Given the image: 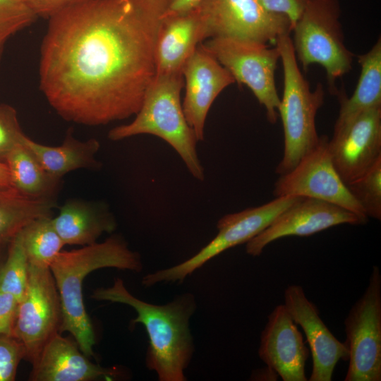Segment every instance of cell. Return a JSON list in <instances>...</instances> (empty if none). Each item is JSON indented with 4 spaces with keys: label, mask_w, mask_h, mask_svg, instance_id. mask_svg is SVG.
<instances>
[{
    "label": "cell",
    "mask_w": 381,
    "mask_h": 381,
    "mask_svg": "<svg viewBox=\"0 0 381 381\" xmlns=\"http://www.w3.org/2000/svg\"><path fill=\"white\" fill-rule=\"evenodd\" d=\"M91 297L133 308L137 317L132 323L143 325L149 337L147 367L156 373L160 381L186 380L184 372L194 351L189 327L196 308L192 294H183L167 304L155 305L132 295L123 280L116 278L111 286L95 289Z\"/></svg>",
    "instance_id": "cell-2"
},
{
    "label": "cell",
    "mask_w": 381,
    "mask_h": 381,
    "mask_svg": "<svg viewBox=\"0 0 381 381\" xmlns=\"http://www.w3.org/2000/svg\"><path fill=\"white\" fill-rule=\"evenodd\" d=\"M328 145L333 164L344 183L360 177L381 158V106L333 131Z\"/></svg>",
    "instance_id": "cell-14"
},
{
    "label": "cell",
    "mask_w": 381,
    "mask_h": 381,
    "mask_svg": "<svg viewBox=\"0 0 381 381\" xmlns=\"http://www.w3.org/2000/svg\"><path fill=\"white\" fill-rule=\"evenodd\" d=\"M23 143L30 150L44 169L58 179L74 170L100 167L99 162L95 158L100 144L95 138L81 141L68 132L59 146L40 144L26 135Z\"/></svg>",
    "instance_id": "cell-22"
},
{
    "label": "cell",
    "mask_w": 381,
    "mask_h": 381,
    "mask_svg": "<svg viewBox=\"0 0 381 381\" xmlns=\"http://www.w3.org/2000/svg\"><path fill=\"white\" fill-rule=\"evenodd\" d=\"M349 365L345 381L381 380V274L373 266L363 295L344 320Z\"/></svg>",
    "instance_id": "cell-9"
},
{
    "label": "cell",
    "mask_w": 381,
    "mask_h": 381,
    "mask_svg": "<svg viewBox=\"0 0 381 381\" xmlns=\"http://www.w3.org/2000/svg\"><path fill=\"white\" fill-rule=\"evenodd\" d=\"M10 175L7 165L0 161V188H11Z\"/></svg>",
    "instance_id": "cell-35"
},
{
    "label": "cell",
    "mask_w": 381,
    "mask_h": 381,
    "mask_svg": "<svg viewBox=\"0 0 381 381\" xmlns=\"http://www.w3.org/2000/svg\"><path fill=\"white\" fill-rule=\"evenodd\" d=\"M182 73L186 81L183 111L198 140H202L205 123L212 104L235 80L202 43L185 63Z\"/></svg>",
    "instance_id": "cell-17"
},
{
    "label": "cell",
    "mask_w": 381,
    "mask_h": 381,
    "mask_svg": "<svg viewBox=\"0 0 381 381\" xmlns=\"http://www.w3.org/2000/svg\"><path fill=\"white\" fill-rule=\"evenodd\" d=\"M206 39L198 11L163 16L155 46L156 74L182 73L198 45Z\"/></svg>",
    "instance_id": "cell-19"
},
{
    "label": "cell",
    "mask_w": 381,
    "mask_h": 381,
    "mask_svg": "<svg viewBox=\"0 0 381 381\" xmlns=\"http://www.w3.org/2000/svg\"><path fill=\"white\" fill-rule=\"evenodd\" d=\"M23 245L30 265L49 267L65 244L54 229L52 217H42L21 231Z\"/></svg>",
    "instance_id": "cell-25"
},
{
    "label": "cell",
    "mask_w": 381,
    "mask_h": 381,
    "mask_svg": "<svg viewBox=\"0 0 381 381\" xmlns=\"http://www.w3.org/2000/svg\"><path fill=\"white\" fill-rule=\"evenodd\" d=\"M18 304L14 296L0 291V336H13Z\"/></svg>",
    "instance_id": "cell-31"
},
{
    "label": "cell",
    "mask_w": 381,
    "mask_h": 381,
    "mask_svg": "<svg viewBox=\"0 0 381 381\" xmlns=\"http://www.w3.org/2000/svg\"><path fill=\"white\" fill-rule=\"evenodd\" d=\"M90 0H26L37 17L49 19L57 13Z\"/></svg>",
    "instance_id": "cell-33"
},
{
    "label": "cell",
    "mask_w": 381,
    "mask_h": 381,
    "mask_svg": "<svg viewBox=\"0 0 381 381\" xmlns=\"http://www.w3.org/2000/svg\"><path fill=\"white\" fill-rule=\"evenodd\" d=\"M203 47L233 76L235 82L247 85L264 107L271 123L279 117L280 97L275 83V71L280 59L277 47L231 37H212Z\"/></svg>",
    "instance_id": "cell-7"
},
{
    "label": "cell",
    "mask_w": 381,
    "mask_h": 381,
    "mask_svg": "<svg viewBox=\"0 0 381 381\" xmlns=\"http://www.w3.org/2000/svg\"><path fill=\"white\" fill-rule=\"evenodd\" d=\"M284 303L294 321L303 330L313 360L310 381H331L340 360L348 361L345 342L339 341L325 325L317 306L306 296L300 285L284 291Z\"/></svg>",
    "instance_id": "cell-15"
},
{
    "label": "cell",
    "mask_w": 381,
    "mask_h": 381,
    "mask_svg": "<svg viewBox=\"0 0 381 381\" xmlns=\"http://www.w3.org/2000/svg\"><path fill=\"white\" fill-rule=\"evenodd\" d=\"M3 263H4V262H3ZM2 265H3V264H2ZM2 265H0V269H1V266H2Z\"/></svg>",
    "instance_id": "cell-37"
},
{
    "label": "cell",
    "mask_w": 381,
    "mask_h": 381,
    "mask_svg": "<svg viewBox=\"0 0 381 381\" xmlns=\"http://www.w3.org/2000/svg\"><path fill=\"white\" fill-rule=\"evenodd\" d=\"M4 162L12 188L32 199L55 200L61 179L49 174L23 141L11 151Z\"/></svg>",
    "instance_id": "cell-23"
},
{
    "label": "cell",
    "mask_w": 381,
    "mask_h": 381,
    "mask_svg": "<svg viewBox=\"0 0 381 381\" xmlns=\"http://www.w3.org/2000/svg\"><path fill=\"white\" fill-rule=\"evenodd\" d=\"M52 224L65 245L87 246L111 233L116 221L104 205L72 199L64 203Z\"/></svg>",
    "instance_id": "cell-20"
},
{
    "label": "cell",
    "mask_w": 381,
    "mask_h": 381,
    "mask_svg": "<svg viewBox=\"0 0 381 381\" xmlns=\"http://www.w3.org/2000/svg\"><path fill=\"white\" fill-rule=\"evenodd\" d=\"M25 134L21 130L16 109L0 104V161H5L11 151L20 144Z\"/></svg>",
    "instance_id": "cell-29"
},
{
    "label": "cell",
    "mask_w": 381,
    "mask_h": 381,
    "mask_svg": "<svg viewBox=\"0 0 381 381\" xmlns=\"http://www.w3.org/2000/svg\"><path fill=\"white\" fill-rule=\"evenodd\" d=\"M267 11L285 16L293 25L302 13L308 0H259Z\"/></svg>",
    "instance_id": "cell-32"
},
{
    "label": "cell",
    "mask_w": 381,
    "mask_h": 381,
    "mask_svg": "<svg viewBox=\"0 0 381 381\" xmlns=\"http://www.w3.org/2000/svg\"><path fill=\"white\" fill-rule=\"evenodd\" d=\"M37 18L26 0H0V44Z\"/></svg>",
    "instance_id": "cell-28"
},
{
    "label": "cell",
    "mask_w": 381,
    "mask_h": 381,
    "mask_svg": "<svg viewBox=\"0 0 381 381\" xmlns=\"http://www.w3.org/2000/svg\"><path fill=\"white\" fill-rule=\"evenodd\" d=\"M367 218L324 200L300 198L277 217L262 232L246 243V253L260 255L270 243L286 236H308L330 227L348 224L362 225Z\"/></svg>",
    "instance_id": "cell-13"
},
{
    "label": "cell",
    "mask_w": 381,
    "mask_h": 381,
    "mask_svg": "<svg viewBox=\"0 0 381 381\" xmlns=\"http://www.w3.org/2000/svg\"><path fill=\"white\" fill-rule=\"evenodd\" d=\"M28 267L20 231L10 241L7 258L0 269V291L12 294L19 303L25 293Z\"/></svg>",
    "instance_id": "cell-26"
},
{
    "label": "cell",
    "mask_w": 381,
    "mask_h": 381,
    "mask_svg": "<svg viewBox=\"0 0 381 381\" xmlns=\"http://www.w3.org/2000/svg\"><path fill=\"white\" fill-rule=\"evenodd\" d=\"M339 0H308L293 25L292 44L303 71L319 64L326 72L328 89L337 95V80L351 71L354 54L345 44Z\"/></svg>",
    "instance_id": "cell-6"
},
{
    "label": "cell",
    "mask_w": 381,
    "mask_h": 381,
    "mask_svg": "<svg viewBox=\"0 0 381 381\" xmlns=\"http://www.w3.org/2000/svg\"><path fill=\"white\" fill-rule=\"evenodd\" d=\"M30 381H92L111 378L115 371L91 362L75 340L54 334L32 364Z\"/></svg>",
    "instance_id": "cell-18"
},
{
    "label": "cell",
    "mask_w": 381,
    "mask_h": 381,
    "mask_svg": "<svg viewBox=\"0 0 381 381\" xmlns=\"http://www.w3.org/2000/svg\"><path fill=\"white\" fill-rule=\"evenodd\" d=\"M283 67L284 91L280 98L284 148L276 172L282 175L293 169L300 159L318 143L315 118L322 106L325 90L318 83L311 90L300 70L290 34L280 36L275 42Z\"/></svg>",
    "instance_id": "cell-5"
},
{
    "label": "cell",
    "mask_w": 381,
    "mask_h": 381,
    "mask_svg": "<svg viewBox=\"0 0 381 381\" xmlns=\"http://www.w3.org/2000/svg\"><path fill=\"white\" fill-rule=\"evenodd\" d=\"M25 358L22 344L13 336H0V381L15 380L18 366Z\"/></svg>",
    "instance_id": "cell-30"
},
{
    "label": "cell",
    "mask_w": 381,
    "mask_h": 381,
    "mask_svg": "<svg viewBox=\"0 0 381 381\" xmlns=\"http://www.w3.org/2000/svg\"><path fill=\"white\" fill-rule=\"evenodd\" d=\"M169 1L90 0L48 19L40 84L58 114L98 126L138 111Z\"/></svg>",
    "instance_id": "cell-1"
},
{
    "label": "cell",
    "mask_w": 381,
    "mask_h": 381,
    "mask_svg": "<svg viewBox=\"0 0 381 381\" xmlns=\"http://www.w3.org/2000/svg\"><path fill=\"white\" fill-rule=\"evenodd\" d=\"M346 186L368 217L381 219V158Z\"/></svg>",
    "instance_id": "cell-27"
},
{
    "label": "cell",
    "mask_w": 381,
    "mask_h": 381,
    "mask_svg": "<svg viewBox=\"0 0 381 381\" xmlns=\"http://www.w3.org/2000/svg\"><path fill=\"white\" fill-rule=\"evenodd\" d=\"M55 200L32 199L13 188H0V246H4L28 224L42 217H52Z\"/></svg>",
    "instance_id": "cell-24"
},
{
    "label": "cell",
    "mask_w": 381,
    "mask_h": 381,
    "mask_svg": "<svg viewBox=\"0 0 381 381\" xmlns=\"http://www.w3.org/2000/svg\"><path fill=\"white\" fill-rule=\"evenodd\" d=\"M309 352L285 306H277L261 333L260 358L283 381H306L305 368Z\"/></svg>",
    "instance_id": "cell-16"
},
{
    "label": "cell",
    "mask_w": 381,
    "mask_h": 381,
    "mask_svg": "<svg viewBox=\"0 0 381 381\" xmlns=\"http://www.w3.org/2000/svg\"><path fill=\"white\" fill-rule=\"evenodd\" d=\"M104 267L139 272L143 264L140 255L131 250L121 237L114 235L101 243L61 250L49 267L61 304L60 333H71L87 357L94 356L95 336L84 306L83 282L88 274Z\"/></svg>",
    "instance_id": "cell-3"
},
{
    "label": "cell",
    "mask_w": 381,
    "mask_h": 381,
    "mask_svg": "<svg viewBox=\"0 0 381 381\" xmlns=\"http://www.w3.org/2000/svg\"><path fill=\"white\" fill-rule=\"evenodd\" d=\"M3 46L4 45L0 44V60H1V55H2Z\"/></svg>",
    "instance_id": "cell-36"
},
{
    "label": "cell",
    "mask_w": 381,
    "mask_h": 381,
    "mask_svg": "<svg viewBox=\"0 0 381 381\" xmlns=\"http://www.w3.org/2000/svg\"><path fill=\"white\" fill-rule=\"evenodd\" d=\"M329 138L320 136L318 144L289 172L280 175L274 184L277 197L310 198L324 200L368 218L349 192L332 160Z\"/></svg>",
    "instance_id": "cell-12"
},
{
    "label": "cell",
    "mask_w": 381,
    "mask_h": 381,
    "mask_svg": "<svg viewBox=\"0 0 381 381\" xmlns=\"http://www.w3.org/2000/svg\"><path fill=\"white\" fill-rule=\"evenodd\" d=\"M183 84V73L156 74L134 120L111 129L108 138L117 141L140 134L156 135L176 151L194 178L202 181L204 169L196 149L198 140L181 104Z\"/></svg>",
    "instance_id": "cell-4"
},
{
    "label": "cell",
    "mask_w": 381,
    "mask_h": 381,
    "mask_svg": "<svg viewBox=\"0 0 381 381\" xmlns=\"http://www.w3.org/2000/svg\"><path fill=\"white\" fill-rule=\"evenodd\" d=\"M195 9L206 39L222 37L274 44L292 30L287 17L267 11L259 0H202Z\"/></svg>",
    "instance_id": "cell-11"
},
{
    "label": "cell",
    "mask_w": 381,
    "mask_h": 381,
    "mask_svg": "<svg viewBox=\"0 0 381 381\" xmlns=\"http://www.w3.org/2000/svg\"><path fill=\"white\" fill-rule=\"evenodd\" d=\"M299 198L277 197L262 205L224 215L217 222V234L208 244L176 265L147 274L143 278V285L150 287L159 283L183 282L212 258L256 236Z\"/></svg>",
    "instance_id": "cell-8"
},
{
    "label": "cell",
    "mask_w": 381,
    "mask_h": 381,
    "mask_svg": "<svg viewBox=\"0 0 381 381\" xmlns=\"http://www.w3.org/2000/svg\"><path fill=\"white\" fill-rule=\"evenodd\" d=\"M62 309L49 267L29 264L25 295L18 304L13 337L23 346L25 358L33 364L44 345L60 333Z\"/></svg>",
    "instance_id": "cell-10"
},
{
    "label": "cell",
    "mask_w": 381,
    "mask_h": 381,
    "mask_svg": "<svg viewBox=\"0 0 381 381\" xmlns=\"http://www.w3.org/2000/svg\"><path fill=\"white\" fill-rule=\"evenodd\" d=\"M202 0H170L163 16L179 15L195 8Z\"/></svg>",
    "instance_id": "cell-34"
},
{
    "label": "cell",
    "mask_w": 381,
    "mask_h": 381,
    "mask_svg": "<svg viewBox=\"0 0 381 381\" xmlns=\"http://www.w3.org/2000/svg\"><path fill=\"white\" fill-rule=\"evenodd\" d=\"M361 73L356 88L350 97L338 92L340 103L338 117L334 126L337 131L362 113L381 106V38L370 49L357 56Z\"/></svg>",
    "instance_id": "cell-21"
}]
</instances>
